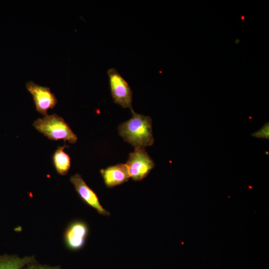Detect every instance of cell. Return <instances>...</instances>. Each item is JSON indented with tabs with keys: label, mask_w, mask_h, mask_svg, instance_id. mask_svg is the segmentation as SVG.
Here are the masks:
<instances>
[{
	"label": "cell",
	"mask_w": 269,
	"mask_h": 269,
	"mask_svg": "<svg viewBox=\"0 0 269 269\" xmlns=\"http://www.w3.org/2000/svg\"><path fill=\"white\" fill-rule=\"evenodd\" d=\"M33 126L40 133L48 138L57 140L62 139L70 143H74L77 140L68 124L63 118L56 114L47 115L35 120Z\"/></svg>",
	"instance_id": "2"
},
{
	"label": "cell",
	"mask_w": 269,
	"mask_h": 269,
	"mask_svg": "<svg viewBox=\"0 0 269 269\" xmlns=\"http://www.w3.org/2000/svg\"><path fill=\"white\" fill-rule=\"evenodd\" d=\"M70 181L85 203L96 210L99 214L106 216L110 215V212L101 205L96 193L88 186L80 174L72 175Z\"/></svg>",
	"instance_id": "7"
},
{
	"label": "cell",
	"mask_w": 269,
	"mask_h": 269,
	"mask_svg": "<svg viewBox=\"0 0 269 269\" xmlns=\"http://www.w3.org/2000/svg\"><path fill=\"white\" fill-rule=\"evenodd\" d=\"M252 135L256 137L269 139V123H266L260 130L252 134Z\"/></svg>",
	"instance_id": "11"
},
{
	"label": "cell",
	"mask_w": 269,
	"mask_h": 269,
	"mask_svg": "<svg viewBox=\"0 0 269 269\" xmlns=\"http://www.w3.org/2000/svg\"><path fill=\"white\" fill-rule=\"evenodd\" d=\"M34 262H35L34 256L21 258L16 255H0V269H22Z\"/></svg>",
	"instance_id": "10"
},
{
	"label": "cell",
	"mask_w": 269,
	"mask_h": 269,
	"mask_svg": "<svg viewBox=\"0 0 269 269\" xmlns=\"http://www.w3.org/2000/svg\"><path fill=\"white\" fill-rule=\"evenodd\" d=\"M132 117L119 125V134L125 141L135 147L150 146L154 142L152 120L149 116L135 113L131 110Z\"/></svg>",
	"instance_id": "1"
},
{
	"label": "cell",
	"mask_w": 269,
	"mask_h": 269,
	"mask_svg": "<svg viewBox=\"0 0 269 269\" xmlns=\"http://www.w3.org/2000/svg\"><path fill=\"white\" fill-rule=\"evenodd\" d=\"M27 90L32 95L36 111L44 117L48 115L49 109L54 108L57 100L50 89L38 85L30 81L26 83Z\"/></svg>",
	"instance_id": "6"
},
{
	"label": "cell",
	"mask_w": 269,
	"mask_h": 269,
	"mask_svg": "<svg viewBox=\"0 0 269 269\" xmlns=\"http://www.w3.org/2000/svg\"><path fill=\"white\" fill-rule=\"evenodd\" d=\"M130 178L134 181H140L147 176L154 167L155 164L144 147H135L130 153L126 163Z\"/></svg>",
	"instance_id": "3"
},
{
	"label": "cell",
	"mask_w": 269,
	"mask_h": 269,
	"mask_svg": "<svg viewBox=\"0 0 269 269\" xmlns=\"http://www.w3.org/2000/svg\"><path fill=\"white\" fill-rule=\"evenodd\" d=\"M89 233V226L84 221L75 220L71 222L63 233L65 247L71 251L81 250L86 244Z\"/></svg>",
	"instance_id": "5"
},
{
	"label": "cell",
	"mask_w": 269,
	"mask_h": 269,
	"mask_svg": "<svg viewBox=\"0 0 269 269\" xmlns=\"http://www.w3.org/2000/svg\"><path fill=\"white\" fill-rule=\"evenodd\" d=\"M68 147L66 144L58 146L52 157L54 169L57 173L61 175H66L71 167L70 157L64 150L65 148Z\"/></svg>",
	"instance_id": "9"
},
{
	"label": "cell",
	"mask_w": 269,
	"mask_h": 269,
	"mask_svg": "<svg viewBox=\"0 0 269 269\" xmlns=\"http://www.w3.org/2000/svg\"><path fill=\"white\" fill-rule=\"evenodd\" d=\"M107 74L114 102L124 108L133 109V93L128 82L115 68L109 69Z\"/></svg>",
	"instance_id": "4"
},
{
	"label": "cell",
	"mask_w": 269,
	"mask_h": 269,
	"mask_svg": "<svg viewBox=\"0 0 269 269\" xmlns=\"http://www.w3.org/2000/svg\"><path fill=\"white\" fill-rule=\"evenodd\" d=\"M26 269H61V268L59 266L51 267L42 265L34 262L28 265Z\"/></svg>",
	"instance_id": "12"
},
{
	"label": "cell",
	"mask_w": 269,
	"mask_h": 269,
	"mask_svg": "<svg viewBox=\"0 0 269 269\" xmlns=\"http://www.w3.org/2000/svg\"><path fill=\"white\" fill-rule=\"evenodd\" d=\"M100 173L105 184L109 188L121 185L128 181L130 178L126 163L118 164L102 169Z\"/></svg>",
	"instance_id": "8"
}]
</instances>
